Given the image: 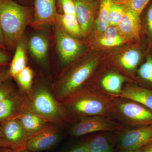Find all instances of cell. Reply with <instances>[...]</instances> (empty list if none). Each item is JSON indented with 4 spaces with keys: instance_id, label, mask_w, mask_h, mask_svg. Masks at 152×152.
<instances>
[{
    "instance_id": "1",
    "label": "cell",
    "mask_w": 152,
    "mask_h": 152,
    "mask_svg": "<svg viewBox=\"0 0 152 152\" xmlns=\"http://www.w3.org/2000/svg\"><path fill=\"white\" fill-rule=\"evenodd\" d=\"M34 14L31 7L23 5L15 0H0V25L7 49L15 50L27 26L32 22Z\"/></svg>"
},
{
    "instance_id": "2",
    "label": "cell",
    "mask_w": 152,
    "mask_h": 152,
    "mask_svg": "<svg viewBox=\"0 0 152 152\" xmlns=\"http://www.w3.org/2000/svg\"><path fill=\"white\" fill-rule=\"evenodd\" d=\"M24 96L25 106L51 124L61 126L69 120V111L47 87L39 86Z\"/></svg>"
},
{
    "instance_id": "3",
    "label": "cell",
    "mask_w": 152,
    "mask_h": 152,
    "mask_svg": "<svg viewBox=\"0 0 152 152\" xmlns=\"http://www.w3.org/2000/svg\"><path fill=\"white\" fill-rule=\"evenodd\" d=\"M98 57L87 58L61 78L53 85L52 93L60 102L80 89L97 66Z\"/></svg>"
},
{
    "instance_id": "4",
    "label": "cell",
    "mask_w": 152,
    "mask_h": 152,
    "mask_svg": "<svg viewBox=\"0 0 152 152\" xmlns=\"http://www.w3.org/2000/svg\"><path fill=\"white\" fill-rule=\"evenodd\" d=\"M69 111L82 116L99 115L108 112V101L86 90L79 89L61 102Z\"/></svg>"
},
{
    "instance_id": "5",
    "label": "cell",
    "mask_w": 152,
    "mask_h": 152,
    "mask_svg": "<svg viewBox=\"0 0 152 152\" xmlns=\"http://www.w3.org/2000/svg\"><path fill=\"white\" fill-rule=\"evenodd\" d=\"M55 27V40L60 59L63 64H70L82 55L84 46L78 39L70 35L58 25Z\"/></svg>"
},
{
    "instance_id": "6",
    "label": "cell",
    "mask_w": 152,
    "mask_h": 152,
    "mask_svg": "<svg viewBox=\"0 0 152 152\" xmlns=\"http://www.w3.org/2000/svg\"><path fill=\"white\" fill-rule=\"evenodd\" d=\"M0 138L2 148L18 151L29 137L19 120L11 118L0 123Z\"/></svg>"
},
{
    "instance_id": "7",
    "label": "cell",
    "mask_w": 152,
    "mask_h": 152,
    "mask_svg": "<svg viewBox=\"0 0 152 152\" xmlns=\"http://www.w3.org/2000/svg\"><path fill=\"white\" fill-rule=\"evenodd\" d=\"M59 138L58 129L51 126L30 137L18 151L38 152L48 150L57 143Z\"/></svg>"
},
{
    "instance_id": "8",
    "label": "cell",
    "mask_w": 152,
    "mask_h": 152,
    "mask_svg": "<svg viewBox=\"0 0 152 152\" xmlns=\"http://www.w3.org/2000/svg\"><path fill=\"white\" fill-rule=\"evenodd\" d=\"M75 4L76 16L84 37L91 31L98 15L100 4L98 0H74Z\"/></svg>"
},
{
    "instance_id": "9",
    "label": "cell",
    "mask_w": 152,
    "mask_h": 152,
    "mask_svg": "<svg viewBox=\"0 0 152 152\" xmlns=\"http://www.w3.org/2000/svg\"><path fill=\"white\" fill-rule=\"evenodd\" d=\"M34 14L31 25L36 28L56 24L58 13L56 0H34Z\"/></svg>"
},
{
    "instance_id": "10",
    "label": "cell",
    "mask_w": 152,
    "mask_h": 152,
    "mask_svg": "<svg viewBox=\"0 0 152 152\" xmlns=\"http://www.w3.org/2000/svg\"><path fill=\"white\" fill-rule=\"evenodd\" d=\"M119 141L125 150H140L152 141V125L125 132L120 136Z\"/></svg>"
},
{
    "instance_id": "11",
    "label": "cell",
    "mask_w": 152,
    "mask_h": 152,
    "mask_svg": "<svg viewBox=\"0 0 152 152\" xmlns=\"http://www.w3.org/2000/svg\"><path fill=\"white\" fill-rule=\"evenodd\" d=\"M115 126L111 122L99 117L82 119L74 125L71 130L74 137H80L98 132L113 130Z\"/></svg>"
},
{
    "instance_id": "12",
    "label": "cell",
    "mask_w": 152,
    "mask_h": 152,
    "mask_svg": "<svg viewBox=\"0 0 152 152\" xmlns=\"http://www.w3.org/2000/svg\"><path fill=\"white\" fill-rule=\"evenodd\" d=\"M119 110L123 115L135 124L147 126L152 125V110L136 102L120 104Z\"/></svg>"
},
{
    "instance_id": "13",
    "label": "cell",
    "mask_w": 152,
    "mask_h": 152,
    "mask_svg": "<svg viewBox=\"0 0 152 152\" xmlns=\"http://www.w3.org/2000/svg\"><path fill=\"white\" fill-rule=\"evenodd\" d=\"M12 118L19 120L29 137L53 126L46 120L28 109L25 106L24 101L20 111Z\"/></svg>"
},
{
    "instance_id": "14",
    "label": "cell",
    "mask_w": 152,
    "mask_h": 152,
    "mask_svg": "<svg viewBox=\"0 0 152 152\" xmlns=\"http://www.w3.org/2000/svg\"><path fill=\"white\" fill-rule=\"evenodd\" d=\"M117 27L120 32L132 42L140 40V16L134 12L125 8L124 13Z\"/></svg>"
},
{
    "instance_id": "15",
    "label": "cell",
    "mask_w": 152,
    "mask_h": 152,
    "mask_svg": "<svg viewBox=\"0 0 152 152\" xmlns=\"http://www.w3.org/2000/svg\"><path fill=\"white\" fill-rule=\"evenodd\" d=\"M24 96L16 91L0 103V123L12 118L21 108Z\"/></svg>"
},
{
    "instance_id": "16",
    "label": "cell",
    "mask_w": 152,
    "mask_h": 152,
    "mask_svg": "<svg viewBox=\"0 0 152 152\" xmlns=\"http://www.w3.org/2000/svg\"><path fill=\"white\" fill-rule=\"evenodd\" d=\"M29 50L33 58L39 64H45L48 53V41L46 36L40 33L34 34L28 42Z\"/></svg>"
},
{
    "instance_id": "17",
    "label": "cell",
    "mask_w": 152,
    "mask_h": 152,
    "mask_svg": "<svg viewBox=\"0 0 152 152\" xmlns=\"http://www.w3.org/2000/svg\"><path fill=\"white\" fill-rule=\"evenodd\" d=\"M118 96L130 100L152 110V90L138 86L127 87Z\"/></svg>"
},
{
    "instance_id": "18",
    "label": "cell",
    "mask_w": 152,
    "mask_h": 152,
    "mask_svg": "<svg viewBox=\"0 0 152 152\" xmlns=\"http://www.w3.org/2000/svg\"><path fill=\"white\" fill-rule=\"evenodd\" d=\"M27 44L26 38L23 37L17 44L13 57L9 66V72L11 78H15L21 71L27 66Z\"/></svg>"
},
{
    "instance_id": "19",
    "label": "cell",
    "mask_w": 152,
    "mask_h": 152,
    "mask_svg": "<svg viewBox=\"0 0 152 152\" xmlns=\"http://www.w3.org/2000/svg\"><path fill=\"white\" fill-rule=\"evenodd\" d=\"M132 41L120 32L117 26H109L97 41L98 45L104 48H113L120 46Z\"/></svg>"
},
{
    "instance_id": "20",
    "label": "cell",
    "mask_w": 152,
    "mask_h": 152,
    "mask_svg": "<svg viewBox=\"0 0 152 152\" xmlns=\"http://www.w3.org/2000/svg\"><path fill=\"white\" fill-rule=\"evenodd\" d=\"M56 25L74 37L79 39L84 37L80 25L75 15L58 13Z\"/></svg>"
},
{
    "instance_id": "21",
    "label": "cell",
    "mask_w": 152,
    "mask_h": 152,
    "mask_svg": "<svg viewBox=\"0 0 152 152\" xmlns=\"http://www.w3.org/2000/svg\"><path fill=\"white\" fill-rule=\"evenodd\" d=\"M142 56L141 50L138 48L129 49L123 53L119 58L121 66L128 70H134L141 62Z\"/></svg>"
},
{
    "instance_id": "22",
    "label": "cell",
    "mask_w": 152,
    "mask_h": 152,
    "mask_svg": "<svg viewBox=\"0 0 152 152\" xmlns=\"http://www.w3.org/2000/svg\"><path fill=\"white\" fill-rule=\"evenodd\" d=\"M125 80L124 77L119 74L110 73L103 78L101 83L104 89L108 92L119 94L122 91V86Z\"/></svg>"
},
{
    "instance_id": "23",
    "label": "cell",
    "mask_w": 152,
    "mask_h": 152,
    "mask_svg": "<svg viewBox=\"0 0 152 152\" xmlns=\"http://www.w3.org/2000/svg\"><path fill=\"white\" fill-rule=\"evenodd\" d=\"M113 2V0H101L96 20L97 30L100 34H102L110 26L109 12Z\"/></svg>"
},
{
    "instance_id": "24",
    "label": "cell",
    "mask_w": 152,
    "mask_h": 152,
    "mask_svg": "<svg viewBox=\"0 0 152 152\" xmlns=\"http://www.w3.org/2000/svg\"><path fill=\"white\" fill-rule=\"evenodd\" d=\"M86 143L89 152H113L111 143L105 135L95 136Z\"/></svg>"
},
{
    "instance_id": "25",
    "label": "cell",
    "mask_w": 152,
    "mask_h": 152,
    "mask_svg": "<svg viewBox=\"0 0 152 152\" xmlns=\"http://www.w3.org/2000/svg\"><path fill=\"white\" fill-rule=\"evenodd\" d=\"M33 78L34 73L32 70L26 66L14 79L16 81L20 88L28 94L32 89Z\"/></svg>"
},
{
    "instance_id": "26",
    "label": "cell",
    "mask_w": 152,
    "mask_h": 152,
    "mask_svg": "<svg viewBox=\"0 0 152 152\" xmlns=\"http://www.w3.org/2000/svg\"><path fill=\"white\" fill-rule=\"evenodd\" d=\"M114 3L134 12L140 16L151 0H113Z\"/></svg>"
},
{
    "instance_id": "27",
    "label": "cell",
    "mask_w": 152,
    "mask_h": 152,
    "mask_svg": "<svg viewBox=\"0 0 152 152\" xmlns=\"http://www.w3.org/2000/svg\"><path fill=\"white\" fill-rule=\"evenodd\" d=\"M125 10V8L123 6L113 2L109 12L108 22L110 26H118Z\"/></svg>"
},
{
    "instance_id": "28",
    "label": "cell",
    "mask_w": 152,
    "mask_h": 152,
    "mask_svg": "<svg viewBox=\"0 0 152 152\" xmlns=\"http://www.w3.org/2000/svg\"><path fill=\"white\" fill-rule=\"evenodd\" d=\"M138 73L143 80L152 84V57L150 55L147 56L145 61L139 68Z\"/></svg>"
},
{
    "instance_id": "29",
    "label": "cell",
    "mask_w": 152,
    "mask_h": 152,
    "mask_svg": "<svg viewBox=\"0 0 152 152\" xmlns=\"http://www.w3.org/2000/svg\"><path fill=\"white\" fill-rule=\"evenodd\" d=\"M58 13L76 16L75 4L74 0H56Z\"/></svg>"
},
{
    "instance_id": "30",
    "label": "cell",
    "mask_w": 152,
    "mask_h": 152,
    "mask_svg": "<svg viewBox=\"0 0 152 152\" xmlns=\"http://www.w3.org/2000/svg\"><path fill=\"white\" fill-rule=\"evenodd\" d=\"M10 81L0 83V103L17 91L14 85Z\"/></svg>"
},
{
    "instance_id": "31",
    "label": "cell",
    "mask_w": 152,
    "mask_h": 152,
    "mask_svg": "<svg viewBox=\"0 0 152 152\" xmlns=\"http://www.w3.org/2000/svg\"><path fill=\"white\" fill-rule=\"evenodd\" d=\"M147 7L145 16V26L147 34L152 43V0Z\"/></svg>"
},
{
    "instance_id": "32",
    "label": "cell",
    "mask_w": 152,
    "mask_h": 152,
    "mask_svg": "<svg viewBox=\"0 0 152 152\" xmlns=\"http://www.w3.org/2000/svg\"><path fill=\"white\" fill-rule=\"evenodd\" d=\"M11 60L10 55L5 50L0 49V66H9Z\"/></svg>"
},
{
    "instance_id": "33",
    "label": "cell",
    "mask_w": 152,
    "mask_h": 152,
    "mask_svg": "<svg viewBox=\"0 0 152 152\" xmlns=\"http://www.w3.org/2000/svg\"><path fill=\"white\" fill-rule=\"evenodd\" d=\"M11 78L9 72V66H0V83Z\"/></svg>"
},
{
    "instance_id": "34",
    "label": "cell",
    "mask_w": 152,
    "mask_h": 152,
    "mask_svg": "<svg viewBox=\"0 0 152 152\" xmlns=\"http://www.w3.org/2000/svg\"><path fill=\"white\" fill-rule=\"evenodd\" d=\"M67 152H89L86 142L76 146Z\"/></svg>"
},
{
    "instance_id": "35",
    "label": "cell",
    "mask_w": 152,
    "mask_h": 152,
    "mask_svg": "<svg viewBox=\"0 0 152 152\" xmlns=\"http://www.w3.org/2000/svg\"><path fill=\"white\" fill-rule=\"evenodd\" d=\"M0 49L6 50H7L5 40L4 36L3 33L2 29L0 25Z\"/></svg>"
},
{
    "instance_id": "36",
    "label": "cell",
    "mask_w": 152,
    "mask_h": 152,
    "mask_svg": "<svg viewBox=\"0 0 152 152\" xmlns=\"http://www.w3.org/2000/svg\"><path fill=\"white\" fill-rule=\"evenodd\" d=\"M142 152H152V141L141 149Z\"/></svg>"
},
{
    "instance_id": "37",
    "label": "cell",
    "mask_w": 152,
    "mask_h": 152,
    "mask_svg": "<svg viewBox=\"0 0 152 152\" xmlns=\"http://www.w3.org/2000/svg\"><path fill=\"white\" fill-rule=\"evenodd\" d=\"M121 152H142L141 150H125Z\"/></svg>"
},
{
    "instance_id": "38",
    "label": "cell",
    "mask_w": 152,
    "mask_h": 152,
    "mask_svg": "<svg viewBox=\"0 0 152 152\" xmlns=\"http://www.w3.org/2000/svg\"><path fill=\"white\" fill-rule=\"evenodd\" d=\"M3 152H19L15 151H12V150L7 149L3 148H1Z\"/></svg>"
},
{
    "instance_id": "39",
    "label": "cell",
    "mask_w": 152,
    "mask_h": 152,
    "mask_svg": "<svg viewBox=\"0 0 152 152\" xmlns=\"http://www.w3.org/2000/svg\"><path fill=\"white\" fill-rule=\"evenodd\" d=\"M2 148L1 142V138H0V148Z\"/></svg>"
},
{
    "instance_id": "40",
    "label": "cell",
    "mask_w": 152,
    "mask_h": 152,
    "mask_svg": "<svg viewBox=\"0 0 152 152\" xmlns=\"http://www.w3.org/2000/svg\"><path fill=\"white\" fill-rule=\"evenodd\" d=\"M15 1H26L27 0H15Z\"/></svg>"
},
{
    "instance_id": "41",
    "label": "cell",
    "mask_w": 152,
    "mask_h": 152,
    "mask_svg": "<svg viewBox=\"0 0 152 152\" xmlns=\"http://www.w3.org/2000/svg\"><path fill=\"white\" fill-rule=\"evenodd\" d=\"M0 152H3L1 148H0Z\"/></svg>"
}]
</instances>
